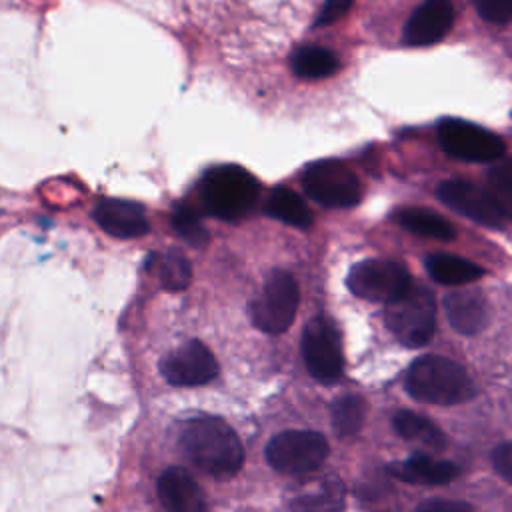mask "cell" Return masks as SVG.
Segmentation results:
<instances>
[{
  "label": "cell",
  "instance_id": "1",
  "mask_svg": "<svg viewBox=\"0 0 512 512\" xmlns=\"http://www.w3.org/2000/svg\"><path fill=\"white\" fill-rule=\"evenodd\" d=\"M178 440L186 458L214 478L234 476L244 462L240 438L218 416L186 420Z\"/></svg>",
  "mask_w": 512,
  "mask_h": 512
},
{
  "label": "cell",
  "instance_id": "2",
  "mask_svg": "<svg viewBox=\"0 0 512 512\" xmlns=\"http://www.w3.org/2000/svg\"><path fill=\"white\" fill-rule=\"evenodd\" d=\"M406 392L428 404H458L474 394L466 370L450 358L426 354L416 358L406 372Z\"/></svg>",
  "mask_w": 512,
  "mask_h": 512
},
{
  "label": "cell",
  "instance_id": "3",
  "mask_svg": "<svg viewBox=\"0 0 512 512\" xmlns=\"http://www.w3.org/2000/svg\"><path fill=\"white\" fill-rule=\"evenodd\" d=\"M258 196V180L236 164L214 166L200 180V202L208 214L220 220L244 218L256 206Z\"/></svg>",
  "mask_w": 512,
  "mask_h": 512
},
{
  "label": "cell",
  "instance_id": "4",
  "mask_svg": "<svg viewBox=\"0 0 512 512\" xmlns=\"http://www.w3.org/2000/svg\"><path fill=\"white\" fill-rule=\"evenodd\" d=\"M384 320L396 340L408 348L424 346L436 328L434 294L420 284H410L398 298L386 304Z\"/></svg>",
  "mask_w": 512,
  "mask_h": 512
},
{
  "label": "cell",
  "instance_id": "5",
  "mask_svg": "<svg viewBox=\"0 0 512 512\" xmlns=\"http://www.w3.org/2000/svg\"><path fill=\"white\" fill-rule=\"evenodd\" d=\"M300 302L298 284L292 274L272 270L258 298L250 302L252 324L266 334H280L292 324Z\"/></svg>",
  "mask_w": 512,
  "mask_h": 512
},
{
  "label": "cell",
  "instance_id": "6",
  "mask_svg": "<svg viewBox=\"0 0 512 512\" xmlns=\"http://www.w3.org/2000/svg\"><path fill=\"white\" fill-rule=\"evenodd\" d=\"M328 456V442L316 430H284L266 446L268 464L282 474H310Z\"/></svg>",
  "mask_w": 512,
  "mask_h": 512
},
{
  "label": "cell",
  "instance_id": "7",
  "mask_svg": "<svg viewBox=\"0 0 512 512\" xmlns=\"http://www.w3.org/2000/svg\"><path fill=\"white\" fill-rule=\"evenodd\" d=\"M304 190L312 200L328 208H350L360 202L362 186L356 174L338 160H318L302 174Z\"/></svg>",
  "mask_w": 512,
  "mask_h": 512
},
{
  "label": "cell",
  "instance_id": "8",
  "mask_svg": "<svg viewBox=\"0 0 512 512\" xmlns=\"http://www.w3.org/2000/svg\"><path fill=\"white\" fill-rule=\"evenodd\" d=\"M302 358L308 372L322 384H332L342 376L344 356L336 324L326 316L312 318L302 332Z\"/></svg>",
  "mask_w": 512,
  "mask_h": 512
},
{
  "label": "cell",
  "instance_id": "9",
  "mask_svg": "<svg viewBox=\"0 0 512 512\" xmlns=\"http://www.w3.org/2000/svg\"><path fill=\"white\" fill-rule=\"evenodd\" d=\"M350 292L370 302H392L412 282L408 270L394 260L370 258L354 264L346 276Z\"/></svg>",
  "mask_w": 512,
  "mask_h": 512
},
{
  "label": "cell",
  "instance_id": "10",
  "mask_svg": "<svg viewBox=\"0 0 512 512\" xmlns=\"http://www.w3.org/2000/svg\"><path fill=\"white\" fill-rule=\"evenodd\" d=\"M438 140L448 156L464 162H496L506 152L500 136L458 118H448L438 126Z\"/></svg>",
  "mask_w": 512,
  "mask_h": 512
},
{
  "label": "cell",
  "instance_id": "11",
  "mask_svg": "<svg viewBox=\"0 0 512 512\" xmlns=\"http://www.w3.org/2000/svg\"><path fill=\"white\" fill-rule=\"evenodd\" d=\"M438 198L456 210L458 214L488 226V228H502L506 224V214L500 210L492 194L468 180H446L438 186Z\"/></svg>",
  "mask_w": 512,
  "mask_h": 512
},
{
  "label": "cell",
  "instance_id": "12",
  "mask_svg": "<svg viewBox=\"0 0 512 512\" xmlns=\"http://www.w3.org/2000/svg\"><path fill=\"white\" fill-rule=\"evenodd\" d=\"M162 376L174 386H202L216 378L218 362L200 340H188L160 362Z\"/></svg>",
  "mask_w": 512,
  "mask_h": 512
},
{
  "label": "cell",
  "instance_id": "13",
  "mask_svg": "<svg viewBox=\"0 0 512 512\" xmlns=\"http://www.w3.org/2000/svg\"><path fill=\"white\" fill-rule=\"evenodd\" d=\"M454 24V6L450 0H424L404 26L408 46H428L440 42Z\"/></svg>",
  "mask_w": 512,
  "mask_h": 512
},
{
  "label": "cell",
  "instance_id": "14",
  "mask_svg": "<svg viewBox=\"0 0 512 512\" xmlns=\"http://www.w3.org/2000/svg\"><path fill=\"white\" fill-rule=\"evenodd\" d=\"M96 224L114 238H140L148 232V218L140 204L122 200V198H106L94 208Z\"/></svg>",
  "mask_w": 512,
  "mask_h": 512
},
{
  "label": "cell",
  "instance_id": "15",
  "mask_svg": "<svg viewBox=\"0 0 512 512\" xmlns=\"http://www.w3.org/2000/svg\"><path fill=\"white\" fill-rule=\"evenodd\" d=\"M158 496L168 512H206V502L196 480L178 466L162 472Z\"/></svg>",
  "mask_w": 512,
  "mask_h": 512
},
{
  "label": "cell",
  "instance_id": "16",
  "mask_svg": "<svg viewBox=\"0 0 512 512\" xmlns=\"http://www.w3.org/2000/svg\"><path fill=\"white\" fill-rule=\"evenodd\" d=\"M292 512H342L344 486L336 476H320L296 488L290 498Z\"/></svg>",
  "mask_w": 512,
  "mask_h": 512
},
{
  "label": "cell",
  "instance_id": "17",
  "mask_svg": "<svg viewBox=\"0 0 512 512\" xmlns=\"http://www.w3.org/2000/svg\"><path fill=\"white\" fill-rule=\"evenodd\" d=\"M444 312L454 330L472 336L488 322V306L476 290H454L444 298Z\"/></svg>",
  "mask_w": 512,
  "mask_h": 512
},
{
  "label": "cell",
  "instance_id": "18",
  "mask_svg": "<svg viewBox=\"0 0 512 512\" xmlns=\"http://www.w3.org/2000/svg\"><path fill=\"white\" fill-rule=\"evenodd\" d=\"M388 472L404 482L448 484L460 474V468L448 460H438L428 454H414L400 464L388 466Z\"/></svg>",
  "mask_w": 512,
  "mask_h": 512
},
{
  "label": "cell",
  "instance_id": "19",
  "mask_svg": "<svg viewBox=\"0 0 512 512\" xmlns=\"http://www.w3.org/2000/svg\"><path fill=\"white\" fill-rule=\"evenodd\" d=\"M392 220L408 232L434 238V240H452L456 236L454 226L442 218L438 212L428 208H398L392 214Z\"/></svg>",
  "mask_w": 512,
  "mask_h": 512
},
{
  "label": "cell",
  "instance_id": "20",
  "mask_svg": "<svg viewBox=\"0 0 512 512\" xmlns=\"http://www.w3.org/2000/svg\"><path fill=\"white\" fill-rule=\"evenodd\" d=\"M264 210L270 218H276L294 228H310L312 226V212L308 204L288 188H276L268 194Z\"/></svg>",
  "mask_w": 512,
  "mask_h": 512
},
{
  "label": "cell",
  "instance_id": "21",
  "mask_svg": "<svg viewBox=\"0 0 512 512\" xmlns=\"http://www.w3.org/2000/svg\"><path fill=\"white\" fill-rule=\"evenodd\" d=\"M426 270L428 274L446 286H460V284H468L478 280L484 270L460 256L454 254H432L426 258Z\"/></svg>",
  "mask_w": 512,
  "mask_h": 512
},
{
  "label": "cell",
  "instance_id": "22",
  "mask_svg": "<svg viewBox=\"0 0 512 512\" xmlns=\"http://www.w3.org/2000/svg\"><path fill=\"white\" fill-rule=\"evenodd\" d=\"M392 424L396 428V432L414 442V444H420L424 448H430V450H442L444 444H446V438H444V432L434 424L430 422L428 418L416 414V412H410V410H398L392 418Z\"/></svg>",
  "mask_w": 512,
  "mask_h": 512
},
{
  "label": "cell",
  "instance_id": "23",
  "mask_svg": "<svg viewBox=\"0 0 512 512\" xmlns=\"http://www.w3.org/2000/svg\"><path fill=\"white\" fill-rule=\"evenodd\" d=\"M148 268L158 276L160 284L172 292L184 290L192 278V268L188 258L176 248H170L162 254L152 256L148 260Z\"/></svg>",
  "mask_w": 512,
  "mask_h": 512
},
{
  "label": "cell",
  "instance_id": "24",
  "mask_svg": "<svg viewBox=\"0 0 512 512\" xmlns=\"http://www.w3.org/2000/svg\"><path fill=\"white\" fill-rule=\"evenodd\" d=\"M290 66L296 76L318 80L332 76L338 70V58L334 52L320 46H302L296 48L290 56Z\"/></svg>",
  "mask_w": 512,
  "mask_h": 512
},
{
  "label": "cell",
  "instance_id": "25",
  "mask_svg": "<svg viewBox=\"0 0 512 512\" xmlns=\"http://www.w3.org/2000/svg\"><path fill=\"white\" fill-rule=\"evenodd\" d=\"M330 418L332 426L340 436H352L356 434L366 418V402L362 396L346 394L334 400L330 406Z\"/></svg>",
  "mask_w": 512,
  "mask_h": 512
},
{
  "label": "cell",
  "instance_id": "26",
  "mask_svg": "<svg viewBox=\"0 0 512 512\" xmlns=\"http://www.w3.org/2000/svg\"><path fill=\"white\" fill-rule=\"evenodd\" d=\"M172 226L180 238H184L190 246H204L208 242V230L204 228L202 220L198 218L196 210L186 204H180L172 212Z\"/></svg>",
  "mask_w": 512,
  "mask_h": 512
},
{
  "label": "cell",
  "instance_id": "27",
  "mask_svg": "<svg viewBox=\"0 0 512 512\" xmlns=\"http://www.w3.org/2000/svg\"><path fill=\"white\" fill-rule=\"evenodd\" d=\"M486 190L492 194L500 210L506 216H512V160H504L488 172Z\"/></svg>",
  "mask_w": 512,
  "mask_h": 512
},
{
  "label": "cell",
  "instance_id": "28",
  "mask_svg": "<svg viewBox=\"0 0 512 512\" xmlns=\"http://www.w3.org/2000/svg\"><path fill=\"white\" fill-rule=\"evenodd\" d=\"M478 14L492 24H506L512 20V0H474Z\"/></svg>",
  "mask_w": 512,
  "mask_h": 512
},
{
  "label": "cell",
  "instance_id": "29",
  "mask_svg": "<svg viewBox=\"0 0 512 512\" xmlns=\"http://www.w3.org/2000/svg\"><path fill=\"white\" fill-rule=\"evenodd\" d=\"M352 4L354 0H326L320 8V14L316 16V26L334 24L352 8Z\"/></svg>",
  "mask_w": 512,
  "mask_h": 512
},
{
  "label": "cell",
  "instance_id": "30",
  "mask_svg": "<svg viewBox=\"0 0 512 512\" xmlns=\"http://www.w3.org/2000/svg\"><path fill=\"white\" fill-rule=\"evenodd\" d=\"M492 464L502 478L512 482V442L496 446V450L492 452Z\"/></svg>",
  "mask_w": 512,
  "mask_h": 512
},
{
  "label": "cell",
  "instance_id": "31",
  "mask_svg": "<svg viewBox=\"0 0 512 512\" xmlns=\"http://www.w3.org/2000/svg\"><path fill=\"white\" fill-rule=\"evenodd\" d=\"M416 512H474V510L466 502L430 500V502H424Z\"/></svg>",
  "mask_w": 512,
  "mask_h": 512
}]
</instances>
